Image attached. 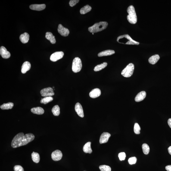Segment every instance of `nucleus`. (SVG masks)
I'll return each mask as SVG.
<instances>
[{"label": "nucleus", "instance_id": "1a4fd4ad", "mask_svg": "<svg viewBox=\"0 0 171 171\" xmlns=\"http://www.w3.org/2000/svg\"><path fill=\"white\" fill-rule=\"evenodd\" d=\"M58 31L60 35L63 36H68L70 33V31L69 29L63 27L61 24L58 25Z\"/></svg>", "mask_w": 171, "mask_h": 171}, {"label": "nucleus", "instance_id": "6e6552de", "mask_svg": "<svg viewBox=\"0 0 171 171\" xmlns=\"http://www.w3.org/2000/svg\"><path fill=\"white\" fill-rule=\"evenodd\" d=\"M62 157V153L59 150H56L53 152L51 154V157L54 161H58L61 160Z\"/></svg>", "mask_w": 171, "mask_h": 171}, {"label": "nucleus", "instance_id": "c85d7f7f", "mask_svg": "<svg viewBox=\"0 0 171 171\" xmlns=\"http://www.w3.org/2000/svg\"><path fill=\"white\" fill-rule=\"evenodd\" d=\"M142 148L143 152L144 154L147 155L149 154L150 152V147L149 145L146 144L144 143L143 144Z\"/></svg>", "mask_w": 171, "mask_h": 171}, {"label": "nucleus", "instance_id": "473e14b6", "mask_svg": "<svg viewBox=\"0 0 171 171\" xmlns=\"http://www.w3.org/2000/svg\"><path fill=\"white\" fill-rule=\"evenodd\" d=\"M118 157L120 160H124L126 157V153L124 152L119 153L118 154Z\"/></svg>", "mask_w": 171, "mask_h": 171}, {"label": "nucleus", "instance_id": "aec40b11", "mask_svg": "<svg viewBox=\"0 0 171 171\" xmlns=\"http://www.w3.org/2000/svg\"><path fill=\"white\" fill-rule=\"evenodd\" d=\"M32 112L34 114L38 115H41L44 114L45 111L42 107H34L31 109Z\"/></svg>", "mask_w": 171, "mask_h": 171}, {"label": "nucleus", "instance_id": "f257e3e1", "mask_svg": "<svg viewBox=\"0 0 171 171\" xmlns=\"http://www.w3.org/2000/svg\"><path fill=\"white\" fill-rule=\"evenodd\" d=\"M35 136L33 134L29 133L24 135L23 132L17 134L12 141L11 146L16 148L26 145L34 139Z\"/></svg>", "mask_w": 171, "mask_h": 171}, {"label": "nucleus", "instance_id": "39448f33", "mask_svg": "<svg viewBox=\"0 0 171 171\" xmlns=\"http://www.w3.org/2000/svg\"><path fill=\"white\" fill-rule=\"evenodd\" d=\"M82 64L81 59L78 57L74 59L72 63V70L74 73H78L82 69Z\"/></svg>", "mask_w": 171, "mask_h": 171}, {"label": "nucleus", "instance_id": "e433bc0d", "mask_svg": "<svg viewBox=\"0 0 171 171\" xmlns=\"http://www.w3.org/2000/svg\"><path fill=\"white\" fill-rule=\"evenodd\" d=\"M168 123L169 127L171 128V118L169 119L168 120Z\"/></svg>", "mask_w": 171, "mask_h": 171}, {"label": "nucleus", "instance_id": "58836bf2", "mask_svg": "<svg viewBox=\"0 0 171 171\" xmlns=\"http://www.w3.org/2000/svg\"><path fill=\"white\" fill-rule=\"evenodd\" d=\"M92 34H93V35H94V33H92Z\"/></svg>", "mask_w": 171, "mask_h": 171}, {"label": "nucleus", "instance_id": "b1692460", "mask_svg": "<svg viewBox=\"0 0 171 171\" xmlns=\"http://www.w3.org/2000/svg\"><path fill=\"white\" fill-rule=\"evenodd\" d=\"M14 106L13 103L9 102L7 103H4L1 106V108L2 110H8L11 109Z\"/></svg>", "mask_w": 171, "mask_h": 171}, {"label": "nucleus", "instance_id": "2f4dec72", "mask_svg": "<svg viewBox=\"0 0 171 171\" xmlns=\"http://www.w3.org/2000/svg\"><path fill=\"white\" fill-rule=\"evenodd\" d=\"M137 161V158L136 157H132L128 159V163L132 165L135 164Z\"/></svg>", "mask_w": 171, "mask_h": 171}, {"label": "nucleus", "instance_id": "bb28decb", "mask_svg": "<svg viewBox=\"0 0 171 171\" xmlns=\"http://www.w3.org/2000/svg\"><path fill=\"white\" fill-rule=\"evenodd\" d=\"M53 114L55 116H58L60 114V108L58 105L54 106L52 109Z\"/></svg>", "mask_w": 171, "mask_h": 171}, {"label": "nucleus", "instance_id": "5701e85b", "mask_svg": "<svg viewBox=\"0 0 171 171\" xmlns=\"http://www.w3.org/2000/svg\"><path fill=\"white\" fill-rule=\"evenodd\" d=\"M92 9V7L88 5H87L82 7L80 10V14H87Z\"/></svg>", "mask_w": 171, "mask_h": 171}, {"label": "nucleus", "instance_id": "f03ea898", "mask_svg": "<svg viewBox=\"0 0 171 171\" xmlns=\"http://www.w3.org/2000/svg\"><path fill=\"white\" fill-rule=\"evenodd\" d=\"M108 25V23L107 22H100L88 28V30L91 33H96L105 29Z\"/></svg>", "mask_w": 171, "mask_h": 171}, {"label": "nucleus", "instance_id": "dca6fc26", "mask_svg": "<svg viewBox=\"0 0 171 171\" xmlns=\"http://www.w3.org/2000/svg\"><path fill=\"white\" fill-rule=\"evenodd\" d=\"M31 68V64L28 61L25 62L22 65L21 72L23 74H25L28 71L30 70Z\"/></svg>", "mask_w": 171, "mask_h": 171}, {"label": "nucleus", "instance_id": "c9c22d12", "mask_svg": "<svg viewBox=\"0 0 171 171\" xmlns=\"http://www.w3.org/2000/svg\"><path fill=\"white\" fill-rule=\"evenodd\" d=\"M166 169L167 171H171V165L167 166L166 167Z\"/></svg>", "mask_w": 171, "mask_h": 171}, {"label": "nucleus", "instance_id": "ddd939ff", "mask_svg": "<svg viewBox=\"0 0 171 171\" xmlns=\"http://www.w3.org/2000/svg\"><path fill=\"white\" fill-rule=\"evenodd\" d=\"M31 9L36 11H40L45 9L46 8V5L45 4H34L31 5L29 6Z\"/></svg>", "mask_w": 171, "mask_h": 171}, {"label": "nucleus", "instance_id": "0eeeda50", "mask_svg": "<svg viewBox=\"0 0 171 171\" xmlns=\"http://www.w3.org/2000/svg\"><path fill=\"white\" fill-rule=\"evenodd\" d=\"M64 54V53L62 51L56 52L51 54L50 57V60L52 62H56L62 58Z\"/></svg>", "mask_w": 171, "mask_h": 171}, {"label": "nucleus", "instance_id": "f704fd0d", "mask_svg": "<svg viewBox=\"0 0 171 171\" xmlns=\"http://www.w3.org/2000/svg\"><path fill=\"white\" fill-rule=\"evenodd\" d=\"M79 1V0H71L69 2V5L70 7H73L78 3Z\"/></svg>", "mask_w": 171, "mask_h": 171}, {"label": "nucleus", "instance_id": "a211bd4d", "mask_svg": "<svg viewBox=\"0 0 171 171\" xmlns=\"http://www.w3.org/2000/svg\"><path fill=\"white\" fill-rule=\"evenodd\" d=\"M29 37V34L26 32H25L20 35V39L22 43L23 44H26L28 42Z\"/></svg>", "mask_w": 171, "mask_h": 171}, {"label": "nucleus", "instance_id": "4be33fe9", "mask_svg": "<svg viewBox=\"0 0 171 171\" xmlns=\"http://www.w3.org/2000/svg\"><path fill=\"white\" fill-rule=\"evenodd\" d=\"M91 142H88L83 147V151L85 153L91 154L92 152V150L91 147Z\"/></svg>", "mask_w": 171, "mask_h": 171}, {"label": "nucleus", "instance_id": "2eb2a0df", "mask_svg": "<svg viewBox=\"0 0 171 171\" xmlns=\"http://www.w3.org/2000/svg\"><path fill=\"white\" fill-rule=\"evenodd\" d=\"M146 94L145 91H142L138 93L136 96L135 100L137 102L142 101L143 100L146 96Z\"/></svg>", "mask_w": 171, "mask_h": 171}, {"label": "nucleus", "instance_id": "412c9836", "mask_svg": "<svg viewBox=\"0 0 171 171\" xmlns=\"http://www.w3.org/2000/svg\"><path fill=\"white\" fill-rule=\"evenodd\" d=\"M160 57L158 54H155L150 57L149 59V62L150 64L154 65L160 59Z\"/></svg>", "mask_w": 171, "mask_h": 171}, {"label": "nucleus", "instance_id": "ea45409f", "mask_svg": "<svg viewBox=\"0 0 171 171\" xmlns=\"http://www.w3.org/2000/svg\"><path fill=\"white\" fill-rule=\"evenodd\" d=\"M53 88H54V87H53Z\"/></svg>", "mask_w": 171, "mask_h": 171}, {"label": "nucleus", "instance_id": "9b49d317", "mask_svg": "<svg viewBox=\"0 0 171 171\" xmlns=\"http://www.w3.org/2000/svg\"><path fill=\"white\" fill-rule=\"evenodd\" d=\"M0 54L4 59L9 58L11 56V54L9 51H7L6 48L4 46H1L0 48Z\"/></svg>", "mask_w": 171, "mask_h": 171}, {"label": "nucleus", "instance_id": "393cba45", "mask_svg": "<svg viewBox=\"0 0 171 171\" xmlns=\"http://www.w3.org/2000/svg\"><path fill=\"white\" fill-rule=\"evenodd\" d=\"M32 160L35 163H38L39 162L40 157L38 153L33 152L32 154Z\"/></svg>", "mask_w": 171, "mask_h": 171}, {"label": "nucleus", "instance_id": "72a5a7b5", "mask_svg": "<svg viewBox=\"0 0 171 171\" xmlns=\"http://www.w3.org/2000/svg\"><path fill=\"white\" fill-rule=\"evenodd\" d=\"M14 171H24L23 168L21 166L17 165L14 167Z\"/></svg>", "mask_w": 171, "mask_h": 171}, {"label": "nucleus", "instance_id": "423d86ee", "mask_svg": "<svg viewBox=\"0 0 171 171\" xmlns=\"http://www.w3.org/2000/svg\"><path fill=\"white\" fill-rule=\"evenodd\" d=\"M41 95L43 97H52L54 95L53 90L52 88L48 87L44 88L40 91Z\"/></svg>", "mask_w": 171, "mask_h": 171}, {"label": "nucleus", "instance_id": "cd10ccee", "mask_svg": "<svg viewBox=\"0 0 171 171\" xmlns=\"http://www.w3.org/2000/svg\"><path fill=\"white\" fill-rule=\"evenodd\" d=\"M53 100V98L52 97H45L41 99L40 103H41L46 104L52 101Z\"/></svg>", "mask_w": 171, "mask_h": 171}, {"label": "nucleus", "instance_id": "4468645a", "mask_svg": "<svg viewBox=\"0 0 171 171\" xmlns=\"http://www.w3.org/2000/svg\"><path fill=\"white\" fill-rule=\"evenodd\" d=\"M101 90L98 88L92 90L89 93V96L91 98H95L99 97L101 95Z\"/></svg>", "mask_w": 171, "mask_h": 171}, {"label": "nucleus", "instance_id": "f3484780", "mask_svg": "<svg viewBox=\"0 0 171 171\" xmlns=\"http://www.w3.org/2000/svg\"><path fill=\"white\" fill-rule=\"evenodd\" d=\"M115 53V51L113 50H107L99 53L98 55L99 57L106 56L111 55L114 54Z\"/></svg>", "mask_w": 171, "mask_h": 171}, {"label": "nucleus", "instance_id": "7ed1b4c3", "mask_svg": "<svg viewBox=\"0 0 171 171\" xmlns=\"http://www.w3.org/2000/svg\"><path fill=\"white\" fill-rule=\"evenodd\" d=\"M127 12L129 14L127 17L128 22L131 24L136 23L137 21V18L135 7L133 5H130L128 7Z\"/></svg>", "mask_w": 171, "mask_h": 171}, {"label": "nucleus", "instance_id": "7c9ffc66", "mask_svg": "<svg viewBox=\"0 0 171 171\" xmlns=\"http://www.w3.org/2000/svg\"><path fill=\"white\" fill-rule=\"evenodd\" d=\"M141 128L139 125L138 123H135L134 125V131L136 134L138 135L140 133V131Z\"/></svg>", "mask_w": 171, "mask_h": 171}, {"label": "nucleus", "instance_id": "a878e982", "mask_svg": "<svg viewBox=\"0 0 171 171\" xmlns=\"http://www.w3.org/2000/svg\"><path fill=\"white\" fill-rule=\"evenodd\" d=\"M107 63L106 62H104L101 64L95 66L94 69V70L96 72L99 71L107 67Z\"/></svg>", "mask_w": 171, "mask_h": 171}, {"label": "nucleus", "instance_id": "9d476101", "mask_svg": "<svg viewBox=\"0 0 171 171\" xmlns=\"http://www.w3.org/2000/svg\"><path fill=\"white\" fill-rule=\"evenodd\" d=\"M111 137L109 133L107 132H104L100 136V143L101 144L105 143L108 142L109 138Z\"/></svg>", "mask_w": 171, "mask_h": 171}, {"label": "nucleus", "instance_id": "20e7f679", "mask_svg": "<svg viewBox=\"0 0 171 171\" xmlns=\"http://www.w3.org/2000/svg\"><path fill=\"white\" fill-rule=\"evenodd\" d=\"M134 70H135L134 65L132 63H129L122 70L121 74L125 77H130L133 75Z\"/></svg>", "mask_w": 171, "mask_h": 171}, {"label": "nucleus", "instance_id": "4c0bfd02", "mask_svg": "<svg viewBox=\"0 0 171 171\" xmlns=\"http://www.w3.org/2000/svg\"><path fill=\"white\" fill-rule=\"evenodd\" d=\"M168 151L169 154L171 155V146H169L168 148Z\"/></svg>", "mask_w": 171, "mask_h": 171}, {"label": "nucleus", "instance_id": "6ab92c4d", "mask_svg": "<svg viewBox=\"0 0 171 171\" xmlns=\"http://www.w3.org/2000/svg\"><path fill=\"white\" fill-rule=\"evenodd\" d=\"M45 38L48 40H50L51 44H55L56 40L55 36L53 35L52 33L50 32H47L45 35Z\"/></svg>", "mask_w": 171, "mask_h": 171}, {"label": "nucleus", "instance_id": "f8f14e48", "mask_svg": "<svg viewBox=\"0 0 171 171\" xmlns=\"http://www.w3.org/2000/svg\"><path fill=\"white\" fill-rule=\"evenodd\" d=\"M75 110L78 115L82 118L84 117L83 108L81 105L79 103H76L75 106Z\"/></svg>", "mask_w": 171, "mask_h": 171}, {"label": "nucleus", "instance_id": "c756f323", "mask_svg": "<svg viewBox=\"0 0 171 171\" xmlns=\"http://www.w3.org/2000/svg\"><path fill=\"white\" fill-rule=\"evenodd\" d=\"M99 169L101 171H111V168L107 165H101L99 166Z\"/></svg>", "mask_w": 171, "mask_h": 171}]
</instances>
